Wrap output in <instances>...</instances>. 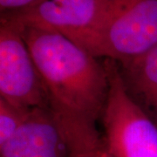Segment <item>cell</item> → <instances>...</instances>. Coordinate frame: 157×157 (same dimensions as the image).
Returning <instances> with one entry per match:
<instances>
[{
  "instance_id": "cell-1",
  "label": "cell",
  "mask_w": 157,
  "mask_h": 157,
  "mask_svg": "<svg viewBox=\"0 0 157 157\" xmlns=\"http://www.w3.org/2000/svg\"><path fill=\"white\" fill-rule=\"evenodd\" d=\"M15 26L44 79L55 116L97 127L109 91L104 60L63 34L38 27Z\"/></svg>"
},
{
  "instance_id": "cell-2",
  "label": "cell",
  "mask_w": 157,
  "mask_h": 157,
  "mask_svg": "<svg viewBox=\"0 0 157 157\" xmlns=\"http://www.w3.org/2000/svg\"><path fill=\"white\" fill-rule=\"evenodd\" d=\"M78 45L115 62L146 53L157 46V0H116L101 25Z\"/></svg>"
},
{
  "instance_id": "cell-3",
  "label": "cell",
  "mask_w": 157,
  "mask_h": 157,
  "mask_svg": "<svg viewBox=\"0 0 157 157\" xmlns=\"http://www.w3.org/2000/svg\"><path fill=\"white\" fill-rule=\"evenodd\" d=\"M104 62L109 91L101 121L107 157H157V126L127 94L117 63Z\"/></svg>"
},
{
  "instance_id": "cell-4",
  "label": "cell",
  "mask_w": 157,
  "mask_h": 157,
  "mask_svg": "<svg viewBox=\"0 0 157 157\" xmlns=\"http://www.w3.org/2000/svg\"><path fill=\"white\" fill-rule=\"evenodd\" d=\"M116 0H38L17 11L1 13L0 21L45 29L79 45L107 17Z\"/></svg>"
},
{
  "instance_id": "cell-5",
  "label": "cell",
  "mask_w": 157,
  "mask_h": 157,
  "mask_svg": "<svg viewBox=\"0 0 157 157\" xmlns=\"http://www.w3.org/2000/svg\"><path fill=\"white\" fill-rule=\"evenodd\" d=\"M0 98L25 110L51 108L50 96L19 30L0 21Z\"/></svg>"
},
{
  "instance_id": "cell-6",
  "label": "cell",
  "mask_w": 157,
  "mask_h": 157,
  "mask_svg": "<svg viewBox=\"0 0 157 157\" xmlns=\"http://www.w3.org/2000/svg\"><path fill=\"white\" fill-rule=\"evenodd\" d=\"M0 157H69L64 133L51 108L33 110L20 128L0 145Z\"/></svg>"
},
{
  "instance_id": "cell-7",
  "label": "cell",
  "mask_w": 157,
  "mask_h": 157,
  "mask_svg": "<svg viewBox=\"0 0 157 157\" xmlns=\"http://www.w3.org/2000/svg\"><path fill=\"white\" fill-rule=\"evenodd\" d=\"M116 63L127 94L157 126V46Z\"/></svg>"
},
{
  "instance_id": "cell-8",
  "label": "cell",
  "mask_w": 157,
  "mask_h": 157,
  "mask_svg": "<svg viewBox=\"0 0 157 157\" xmlns=\"http://www.w3.org/2000/svg\"><path fill=\"white\" fill-rule=\"evenodd\" d=\"M68 147L69 157H107L102 135L97 127L59 121Z\"/></svg>"
},
{
  "instance_id": "cell-9",
  "label": "cell",
  "mask_w": 157,
  "mask_h": 157,
  "mask_svg": "<svg viewBox=\"0 0 157 157\" xmlns=\"http://www.w3.org/2000/svg\"><path fill=\"white\" fill-rule=\"evenodd\" d=\"M32 111L18 108L0 98V145L20 128Z\"/></svg>"
},
{
  "instance_id": "cell-10",
  "label": "cell",
  "mask_w": 157,
  "mask_h": 157,
  "mask_svg": "<svg viewBox=\"0 0 157 157\" xmlns=\"http://www.w3.org/2000/svg\"><path fill=\"white\" fill-rule=\"evenodd\" d=\"M38 0H0L1 13L24 9Z\"/></svg>"
}]
</instances>
